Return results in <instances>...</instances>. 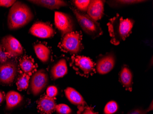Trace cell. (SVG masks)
<instances>
[{
    "instance_id": "obj_1",
    "label": "cell",
    "mask_w": 153,
    "mask_h": 114,
    "mask_svg": "<svg viewBox=\"0 0 153 114\" xmlns=\"http://www.w3.org/2000/svg\"><path fill=\"white\" fill-rule=\"evenodd\" d=\"M134 24L133 20L123 18L119 14L111 18L107 24L111 43L118 45L124 41L131 33Z\"/></svg>"
},
{
    "instance_id": "obj_2",
    "label": "cell",
    "mask_w": 153,
    "mask_h": 114,
    "mask_svg": "<svg viewBox=\"0 0 153 114\" xmlns=\"http://www.w3.org/2000/svg\"><path fill=\"white\" fill-rule=\"evenodd\" d=\"M33 18V14L27 5L20 1H16L9 10L8 27L11 30L17 29L27 24Z\"/></svg>"
},
{
    "instance_id": "obj_3",
    "label": "cell",
    "mask_w": 153,
    "mask_h": 114,
    "mask_svg": "<svg viewBox=\"0 0 153 114\" xmlns=\"http://www.w3.org/2000/svg\"><path fill=\"white\" fill-rule=\"evenodd\" d=\"M76 18L82 29L92 38H96L103 33L100 25L85 14L72 8Z\"/></svg>"
},
{
    "instance_id": "obj_4",
    "label": "cell",
    "mask_w": 153,
    "mask_h": 114,
    "mask_svg": "<svg viewBox=\"0 0 153 114\" xmlns=\"http://www.w3.org/2000/svg\"><path fill=\"white\" fill-rule=\"evenodd\" d=\"M59 47L64 52L72 54H78L82 49L81 34L73 31L65 34Z\"/></svg>"
},
{
    "instance_id": "obj_5",
    "label": "cell",
    "mask_w": 153,
    "mask_h": 114,
    "mask_svg": "<svg viewBox=\"0 0 153 114\" xmlns=\"http://www.w3.org/2000/svg\"><path fill=\"white\" fill-rule=\"evenodd\" d=\"M72 63L78 73L85 77L92 75L95 70L93 61L87 57L76 56L72 58Z\"/></svg>"
},
{
    "instance_id": "obj_6",
    "label": "cell",
    "mask_w": 153,
    "mask_h": 114,
    "mask_svg": "<svg viewBox=\"0 0 153 114\" xmlns=\"http://www.w3.org/2000/svg\"><path fill=\"white\" fill-rule=\"evenodd\" d=\"M18 73V65L13 61H6L0 63V83L10 85L13 83Z\"/></svg>"
},
{
    "instance_id": "obj_7",
    "label": "cell",
    "mask_w": 153,
    "mask_h": 114,
    "mask_svg": "<svg viewBox=\"0 0 153 114\" xmlns=\"http://www.w3.org/2000/svg\"><path fill=\"white\" fill-rule=\"evenodd\" d=\"M55 25L57 29L61 32L62 36L73 32L74 24L69 15L65 13L56 12L54 17Z\"/></svg>"
},
{
    "instance_id": "obj_8",
    "label": "cell",
    "mask_w": 153,
    "mask_h": 114,
    "mask_svg": "<svg viewBox=\"0 0 153 114\" xmlns=\"http://www.w3.org/2000/svg\"><path fill=\"white\" fill-rule=\"evenodd\" d=\"M1 43L9 56L18 57L23 54V47L20 42L11 35H7L3 38Z\"/></svg>"
},
{
    "instance_id": "obj_9",
    "label": "cell",
    "mask_w": 153,
    "mask_h": 114,
    "mask_svg": "<svg viewBox=\"0 0 153 114\" xmlns=\"http://www.w3.org/2000/svg\"><path fill=\"white\" fill-rule=\"evenodd\" d=\"M48 76L45 70L40 69L33 75L30 82L31 92L37 96L46 87L48 83Z\"/></svg>"
},
{
    "instance_id": "obj_10",
    "label": "cell",
    "mask_w": 153,
    "mask_h": 114,
    "mask_svg": "<svg viewBox=\"0 0 153 114\" xmlns=\"http://www.w3.org/2000/svg\"><path fill=\"white\" fill-rule=\"evenodd\" d=\"M30 32L33 36L41 38H50L55 34L52 26L43 22H37L33 24L30 28Z\"/></svg>"
},
{
    "instance_id": "obj_11",
    "label": "cell",
    "mask_w": 153,
    "mask_h": 114,
    "mask_svg": "<svg viewBox=\"0 0 153 114\" xmlns=\"http://www.w3.org/2000/svg\"><path fill=\"white\" fill-rule=\"evenodd\" d=\"M115 59L114 55L109 54L103 56L98 60L96 70L100 74H105L110 72L114 68Z\"/></svg>"
},
{
    "instance_id": "obj_12",
    "label": "cell",
    "mask_w": 153,
    "mask_h": 114,
    "mask_svg": "<svg viewBox=\"0 0 153 114\" xmlns=\"http://www.w3.org/2000/svg\"><path fill=\"white\" fill-rule=\"evenodd\" d=\"M104 2L105 1L101 0H93L90 1L88 7V15L96 22L103 17Z\"/></svg>"
},
{
    "instance_id": "obj_13",
    "label": "cell",
    "mask_w": 153,
    "mask_h": 114,
    "mask_svg": "<svg viewBox=\"0 0 153 114\" xmlns=\"http://www.w3.org/2000/svg\"><path fill=\"white\" fill-rule=\"evenodd\" d=\"M56 105L55 98L45 96L39 99L38 108L42 114H51L55 111Z\"/></svg>"
},
{
    "instance_id": "obj_14",
    "label": "cell",
    "mask_w": 153,
    "mask_h": 114,
    "mask_svg": "<svg viewBox=\"0 0 153 114\" xmlns=\"http://www.w3.org/2000/svg\"><path fill=\"white\" fill-rule=\"evenodd\" d=\"M65 94L68 101L75 105L79 106L86 105V103L83 99L82 96L74 88L68 87L65 89Z\"/></svg>"
},
{
    "instance_id": "obj_15",
    "label": "cell",
    "mask_w": 153,
    "mask_h": 114,
    "mask_svg": "<svg viewBox=\"0 0 153 114\" xmlns=\"http://www.w3.org/2000/svg\"><path fill=\"white\" fill-rule=\"evenodd\" d=\"M119 79L126 90L131 91L133 88V74L128 68L124 66L119 74Z\"/></svg>"
},
{
    "instance_id": "obj_16",
    "label": "cell",
    "mask_w": 153,
    "mask_h": 114,
    "mask_svg": "<svg viewBox=\"0 0 153 114\" xmlns=\"http://www.w3.org/2000/svg\"><path fill=\"white\" fill-rule=\"evenodd\" d=\"M29 1L51 10L58 9L61 7L68 6L67 2L61 0H33Z\"/></svg>"
},
{
    "instance_id": "obj_17",
    "label": "cell",
    "mask_w": 153,
    "mask_h": 114,
    "mask_svg": "<svg viewBox=\"0 0 153 114\" xmlns=\"http://www.w3.org/2000/svg\"><path fill=\"white\" fill-rule=\"evenodd\" d=\"M68 70L66 60L65 59H61L51 68V77L53 79L62 78L67 74Z\"/></svg>"
},
{
    "instance_id": "obj_18",
    "label": "cell",
    "mask_w": 153,
    "mask_h": 114,
    "mask_svg": "<svg viewBox=\"0 0 153 114\" xmlns=\"http://www.w3.org/2000/svg\"><path fill=\"white\" fill-rule=\"evenodd\" d=\"M23 100V97L19 93L10 91L6 96V107L11 110L17 106Z\"/></svg>"
},
{
    "instance_id": "obj_19",
    "label": "cell",
    "mask_w": 153,
    "mask_h": 114,
    "mask_svg": "<svg viewBox=\"0 0 153 114\" xmlns=\"http://www.w3.org/2000/svg\"><path fill=\"white\" fill-rule=\"evenodd\" d=\"M34 50L37 57L41 61L46 63L49 60L51 51L47 46L38 43L34 45Z\"/></svg>"
},
{
    "instance_id": "obj_20",
    "label": "cell",
    "mask_w": 153,
    "mask_h": 114,
    "mask_svg": "<svg viewBox=\"0 0 153 114\" xmlns=\"http://www.w3.org/2000/svg\"><path fill=\"white\" fill-rule=\"evenodd\" d=\"M20 66L25 74L30 73L35 68L33 61L28 57H24L20 63Z\"/></svg>"
},
{
    "instance_id": "obj_21",
    "label": "cell",
    "mask_w": 153,
    "mask_h": 114,
    "mask_svg": "<svg viewBox=\"0 0 153 114\" xmlns=\"http://www.w3.org/2000/svg\"><path fill=\"white\" fill-rule=\"evenodd\" d=\"M30 79V76L27 74L24 73L21 75L18 78L17 82L18 90L21 91L27 89L29 86Z\"/></svg>"
},
{
    "instance_id": "obj_22",
    "label": "cell",
    "mask_w": 153,
    "mask_h": 114,
    "mask_svg": "<svg viewBox=\"0 0 153 114\" xmlns=\"http://www.w3.org/2000/svg\"><path fill=\"white\" fill-rule=\"evenodd\" d=\"M118 104L114 101H111L107 103L104 108L105 114H113L117 112L118 110Z\"/></svg>"
},
{
    "instance_id": "obj_23",
    "label": "cell",
    "mask_w": 153,
    "mask_h": 114,
    "mask_svg": "<svg viewBox=\"0 0 153 114\" xmlns=\"http://www.w3.org/2000/svg\"><path fill=\"white\" fill-rule=\"evenodd\" d=\"M90 1H88V0H84V1L76 0L73 1L76 8L81 12H85L87 11L88 7L90 3Z\"/></svg>"
},
{
    "instance_id": "obj_24",
    "label": "cell",
    "mask_w": 153,
    "mask_h": 114,
    "mask_svg": "<svg viewBox=\"0 0 153 114\" xmlns=\"http://www.w3.org/2000/svg\"><path fill=\"white\" fill-rule=\"evenodd\" d=\"M55 110L58 114H70L72 112L71 109L68 105L64 104L56 105Z\"/></svg>"
},
{
    "instance_id": "obj_25",
    "label": "cell",
    "mask_w": 153,
    "mask_h": 114,
    "mask_svg": "<svg viewBox=\"0 0 153 114\" xmlns=\"http://www.w3.org/2000/svg\"><path fill=\"white\" fill-rule=\"evenodd\" d=\"M143 1H136V0H128V1H110L111 5L114 6H124V5H131L143 2Z\"/></svg>"
},
{
    "instance_id": "obj_26",
    "label": "cell",
    "mask_w": 153,
    "mask_h": 114,
    "mask_svg": "<svg viewBox=\"0 0 153 114\" xmlns=\"http://www.w3.org/2000/svg\"><path fill=\"white\" fill-rule=\"evenodd\" d=\"M79 111H80V114H99L95 112L92 108L88 105L83 106H79Z\"/></svg>"
},
{
    "instance_id": "obj_27",
    "label": "cell",
    "mask_w": 153,
    "mask_h": 114,
    "mask_svg": "<svg viewBox=\"0 0 153 114\" xmlns=\"http://www.w3.org/2000/svg\"><path fill=\"white\" fill-rule=\"evenodd\" d=\"M58 94L57 88L55 86H49L46 90V96L51 98H55Z\"/></svg>"
},
{
    "instance_id": "obj_28",
    "label": "cell",
    "mask_w": 153,
    "mask_h": 114,
    "mask_svg": "<svg viewBox=\"0 0 153 114\" xmlns=\"http://www.w3.org/2000/svg\"><path fill=\"white\" fill-rule=\"evenodd\" d=\"M16 1L14 0H0V7H12Z\"/></svg>"
},
{
    "instance_id": "obj_29",
    "label": "cell",
    "mask_w": 153,
    "mask_h": 114,
    "mask_svg": "<svg viewBox=\"0 0 153 114\" xmlns=\"http://www.w3.org/2000/svg\"><path fill=\"white\" fill-rule=\"evenodd\" d=\"M148 112V110H142L141 109H136L130 111L127 114H147Z\"/></svg>"
},
{
    "instance_id": "obj_30",
    "label": "cell",
    "mask_w": 153,
    "mask_h": 114,
    "mask_svg": "<svg viewBox=\"0 0 153 114\" xmlns=\"http://www.w3.org/2000/svg\"><path fill=\"white\" fill-rule=\"evenodd\" d=\"M6 59H7V56L5 55V54L1 53L0 54V62L1 63L6 62L7 61Z\"/></svg>"
},
{
    "instance_id": "obj_31",
    "label": "cell",
    "mask_w": 153,
    "mask_h": 114,
    "mask_svg": "<svg viewBox=\"0 0 153 114\" xmlns=\"http://www.w3.org/2000/svg\"><path fill=\"white\" fill-rule=\"evenodd\" d=\"M4 96L3 93L0 91V104L2 103V102L4 101Z\"/></svg>"
},
{
    "instance_id": "obj_32",
    "label": "cell",
    "mask_w": 153,
    "mask_h": 114,
    "mask_svg": "<svg viewBox=\"0 0 153 114\" xmlns=\"http://www.w3.org/2000/svg\"><path fill=\"white\" fill-rule=\"evenodd\" d=\"M1 53V46H0V54Z\"/></svg>"
}]
</instances>
